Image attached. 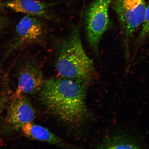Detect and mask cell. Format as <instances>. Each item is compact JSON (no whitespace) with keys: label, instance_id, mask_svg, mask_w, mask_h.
<instances>
[{"label":"cell","instance_id":"cell-13","mask_svg":"<svg viewBox=\"0 0 149 149\" xmlns=\"http://www.w3.org/2000/svg\"><path fill=\"white\" fill-rule=\"evenodd\" d=\"M1 0H0V2H1Z\"/></svg>","mask_w":149,"mask_h":149},{"label":"cell","instance_id":"cell-11","mask_svg":"<svg viewBox=\"0 0 149 149\" xmlns=\"http://www.w3.org/2000/svg\"><path fill=\"white\" fill-rule=\"evenodd\" d=\"M141 26L142 29L136 44L137 46L142 44L149 36V4L146 6L144 20Z\"/></svg>","mask_w":149,"mask_h":149},{"label":"cell","instance_id":"cell-5","mask_svg":"<svg viewBox=\"0 0 149 149\" xmlns=\"http://www.w3.org/2000/svg\"><path fill=\"white\" fill-rule=\"evenodd\" d=\"M45 31L43 22L39 18L29 15L24 17L16 26L14 38L7 49L4 59L17 50L42 40Z\"/></svg>","mask_w":149,"mask_h":149},{"label":"cell","instance_id":"cell-2","mask_svg":"<svg viewBox=\"0 0 149 149\" xmlns=\"http://www.w3.org/2000/svg\"><path fill=\"white\" fill-rule=\"evenodd\" d=\"M55 66L59 76L89 84L95 74L94 63L83 47L79 28L72 31L57 49Z\"/></svg>","mask_w":149,"mask_h":149},{"label":"cell","instance_id":"cell-6","mask_svg":"<svg viewBox=\"0 0 149 149\" xmlns=\"http://www.w3.org/2000/svg\"><path fill=\"white\" fill-rule=\"evenodd\" d=\"M35 117V111L24 94L16 92L7 109L5 120L8 131H15L24 125L31 122Z\"/></svg>","mask_w":149,"mask_h":149},{"label":"cell","instance_id":"cell-3","mask_svg":"<svg viewBox=\"0 0 149 149\" xmlns=\"http://www.w3.org/2000/svg\"><path fill=\"white\" fill-rule=\"evenodd\" d=\"M146 7L145 0H117L115 3L114 9L122 31L127 59L130 57V40L142 25Z\"/></svg>","mask_w":149,"mask_h":149},{"label":"cell","instance_id":"cell-1","mask_svg":"<svg viewBox=\"0 0 149 149\" xmlns=\"http://www.w3.org/2000/svg\"><path fill=\"white\" fill-rule=\"evenodd\" d=\"M88 84L59 77L45 81L39 99L47 111L63 122L77 125L87 115V87Z\"/></svg>","mask_w":149,"mask_h":149},{"label":"cell","instance_id":"cell-8","mask_svg":"<svg viewBox=\"0 0 149 149\" xmlns=\"http://www.w3.org/2000/svg\"><path fill=\"white\" fill-rule=\"evenodd\" d=\"M100 149H142L146 147L144 140L136 131L123 132L104 138L96 146Z\"/></svg>","mask_w":149,"mask_h":149},{"label":"cell","instance_id":"cell-4","mask_svg":"<svg viewBox=\"0 0 149 149\" xmlns=\"http://www.w3.org/2000/svg\"><path fill=\"white\" fill-rule=\"evenodd\" d=\"M112 0H94L86 12L84 24L89 45L98 53L102 36L110 25L109 8Z\"/></svg>","mask_w":149,"mask_h":149},{"label":"cell","instance_id":"cell-9","mask_svg":"<svg viewBox=\"0 0 149 149\" xmlns=\"http://www.w3.org/2000/svg\"><path fill=\"white\" fill-rule=\"evenodd\" d=\"M21 129L24 134L29 138L47 142L61 148H75V147L66 143L47 128L31 122L24 125Z\"/></svg>","mask_w":149,"mask_h":149},{"label":"cell","instance_id":"cell-10","mask_svg":"<svg viewBox=\"0 0 149 149\" xmlns=\"http://www.w3.org/2000/svg\"><path fill=\"white\" fill-rule=\"evenodd\" d=\"M6 6L15 12L22 13L27 15L50 19L47 6L44 3L35 0H12Z\"/></svg>","mask_w":149,"mask_h":149},{"label":"cell","instance_id":"cell-12","mask_svg":"<svg viewBox=\"0 0 149 149\" xmlns=\"http://www.w3.org/2000/svg\"><path fill=\"white\" fill-rule=\"evenodd\" d=\"M2 110V109L1 108H0V113H1Z\"/></svg>","mask_w":149,"mask_h":149},{"label":"cell","instance_id":"cell-7","mask_svg":"<svg viewBox=\"0 0 149 149\" xmlns=\"http://www.w3.org/2000/svg\"><path fill=\"white\" fill-rule=\"evenodd\" d=\"M45 81L40 64L34 59H28L24 61L19 70L16 92L34 94L40 92Z\"/></svg>","mask_w":149,"mask_h":149}]
</instances>
